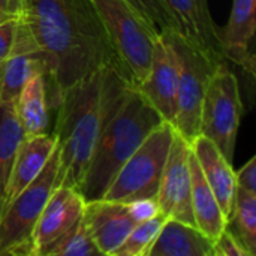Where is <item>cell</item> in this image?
<instances>
[{
    "label": "cell",
    "mask_w": 256,
    "mask_h": 256,
    "mask_svg": "<svg viewBox=\"0 0 256 256\" xmlns=\"http://www.w3.org/2000/svg\"><path fill=\"white\" fill-rule=\"evenodd\" d=\"M123 78L138 86L147 75L158 38L128 0H88Z\"/></svg>",
    "instance_id": "obj_4"
},
{
    "label": "cell",
    "mask_w": 256,
    "mask_h": 256,
    "mask_svg": "<svg viewBox=\"0 0 256 256\" xmlns=\"http://www.w3.org/2000/svg\"><path fill=\"white\" fill-rule=\"evenodd\" d=\"M126 204H128V208H129V213H130L132 219L136 224L144 222L147 219H152L153 216L160 213L159 207H158V202L153 198L136 200V201H130V202H126Z\"/></svg>",
    "instance_id": "obj_28"
},
{
    "label": "cell",
    "mask_w": 256,
    "mask_h": 256,
    "mask_svg": "<svg viewBox=\"0 0 256 256\" xmlns=\"http://www.w3.org/2000/svg\"><path fill=\"white\" fill-rule=\"evenodd\" d=\"M189 168H190V178H192L190 204H192L195 226L204 236H207L210 240L214 242L228 226V220L224 216L213 190L206 182L192 148L189 153Z\"/></svg>",
    "instance_id": "obj_19"
},
{
    "label": "cell",
    "mask_w": 256,
    "mask_h": 256,
    "mask_svg": "<svg viewBox=\"0 0 256 256\" xmlns=\"http://www.w3.org/2000/svg\"><path fill=\"white\" fill-rule=\"evenodd\" d=\"M128 2L134 6V9L140 14V16L146 21V24L152 28V32L156 36L165 32L177 33L176 22L160 0H128Z\"/></svg>",
    "instance_id": "obj_25"
},
{
    "label": "cell",
    "mask_w": 256,
    "mask_h": 256,
    "mask_svg": "<svg viewBox=\"0 0 256 256\" xmlns=\"http://www.w3.org/2000/svg\"><path fill=\"white\" fill-rule=\"evenodd\" d=\"M214 256H250L236 234L226 226L214 240Z\"/></svg>",
    "instance_id": "obj_26"
},
{
    "label": "cell",
    "mask_w": 256,
    "mask_h": 256,
    "mask_svg": "<svg viewBox=\"0 0 256 256\" xmlns=\"http://www.w3.org/2000/svg\"><path fill=\"white\" fill-rule=\"evenodd\" d=\"M34 72L45 75L44 60L18 21L12 52L0 63V104L15 102L21 88Z\"/></svg>",
    "instance_id": "obj_16"
},
{
    "label": "cell",
    "mask_w": 256,
    "mask_h": 256,
    "mask_svg": "<svg viewBox=\"0 0 256 256\" xmlns=\"http://www.w3.org/2000/svg\"><path fill=\"white\" fill-rule=\"evenodd\" d=\"M20 0H0V14H14L18 15Z\"/></svg>",
    "instance_id": "obj_30"
},
{
    "label": "cell",
    "mask_w": 256,
    "mask_h": 256,
    "mask_svg": "<svg viewBox=\"0 0 256 256\" xmlns=\"http://www.w3.org/2000/svg\"><path fill=\"white\" fill-rule=\"evenodd\" d=\"M147 256H214V242L195 225L166 219Z\"/></svg>",
    "instance_id": "obj_18"
},
{
    "label": "cell",
    "mask_w": 256,
    "mask_h": 256,
    "mask_svg": "<svg viewBox=\"0 0 256 256\" xmlns=\"http://www.w3.org/2000/svg\"><path fill=\"white\" fill-rule=\"evenodd\" d=\"M105 70L98 69L69 86L57 100L54 135L60 152V183L80 188L88 168L104 117Z\"/></svg>",
    "instance_id": "obj_3"
},
{
    "label": "cell",
    "mask_w": 256,
    "mask_h": 256,
    "mask_svg": "<svg viewBox=\"0 0 256 256\" xmlns=\"http://www.w3.org/2000/svg\"><path fill=\"white\" fill-rule=\"evenodd\" d=\"M56 147L57 136L54 134L44 132L33 136H24L16 150V156L9 174L2 213L15 200V196L36 178Z\"/></svg>",
    "instance_id": "obj_17"
},
{
    "label": "cell",
    "mask_w": 256,
    "mask_h": 256,
    "mask_svg": "<svg viewBox=\"0 0 256 256\" xmlns=\"http://www.w3.org/2000/svg\"><path fill=\"white\" fill-rule=\"evenodd\" d=\"M166 219L168 218L165 214L158 213L152 219L136 224L112 256H147L148 249L152 248Z\"/></svg>",
    "instance_id": "obj_24"
},
{
    "label": "cell",
    "mask_w": 256,
    "mask_h": 256,
    "mask_svg": "<svg viewBox=\"0 0 256 256\" xmlns=\"http://www.w3.org/2000/svg\"><path fill=\"white\" fill-rule=\"evenodd\" d=\"M162 122L164 118L135 86L114 68H106L102 126L78 188L86 202L102 198L122 165Z\"/></svg>",
    "instance_id": "obj_2"
},
{
    "label": "cell",
    "mask_w": 256,
    "mask_h": 256,
    "mask_svg": "<svg viewBox=\"0 0 256 256\" xmlns=\"http://www.w3.org/2000/svg\"><path fill=\"white\" fill-rule=\"evenodd\" d=\"M176 22L177 33L213 68L225 63L216 26L208 0H160Z\"/></svg>",
    "instance_id": "obj_11"
},
{
    "label": "cell",
    "mask_w": 256,
    "mask_h": 256,
    "mask_svg": "<svg viewBox=\"0 0 256 256\" xmlns=\"http://www.w3.org/2000/svg\"><path fill=\"white\" fill-rule=\"evenodd\" d=\"M176 129L171 123L158 124L122 165L100 200L130 202L156 198Z\"/></svg>",
    "instance_id": "obj_6"
},
{
    "label": "cell",
    "mask_w": 256,
    "mask_h": 256,
    "mask_svg": "<svg viewBox=\"0 0 256 256\" xmlns=\"http://www.w3.org/2000/svg\"><path fill=\"white\" fill-rule=\"evenodd\" d=\"M15 106L26 136H33L46 132L50 123V104L45 76L42 72H34L27 80L15 100Z\"/></svg>",
    "instance_id": "obj_20"
},
{
    "label": "cell",
    "mask_w": 256,
    "mask_h": 256,
    "mask_svg": "<svg viewBox=\"0 0 256 256\" xmlns=\"http://www.w3.org/2000/svg\"><path fill=\"white\" fill-rule=\"evenodd\" d=\"M177 84L178 57L171 38V32H165L154 39L148 72L146 78L136 86V88L158 111L164 122L171 124L176 116Z\"/></svg>",
    "instance_id": "obj_9"
},
{
    "label": "cell",
    "mask_w": 256,
    "mask_h": 256,
    "mask_svg": "<svg viewBox=\"0 0 256 256\" xmlns=\"http://www.w3.org/2000/svg\"><path fill=\"white\" fill-rule=\"evenodd\" d=\"M237 177V189L256 194V158H252L238 172Z\"/></svg>",
    "instance_id": "obj_29"
},
{
    "label": "cell",
    "mask_w": 256,
    "mask_h": 256,
    "mask_svg": "<svg viewBox=\"0 0 256 256\" xmlns=\"http://www.w3.org/2000/svg\"><path fill=\"white\" fill-rule=\"evenodd\" d=\"M189 142L176 132L154 200L158 202L159 212L168 219L195 225L190 204L192 178L189 168Z\"/></svg>",
    "instance_id": "obj_10"
},
{
    "label": "cell",
    "mask_w": 256,
    "mask_h": 256,
    "mask_svg": "<svg viewBox=\"0 0 256 256\" xmlns=\"http://www.w3.org/2000/svg\"><path fill=\"white\" fill-rule=\"evenodd\" d=\"M256 0H234L228 22L220 28L219 39L224 58L255 75V57L250 44L255 34Z\"/></svg>",
    "instance_id": "obj_14"
},
{
    "label": "cell",
    "mask_w": 256,
    "mask_h": 256,
    "mask_svg": "<svg viewBox=\"0 0 256 256\" xmlns=\"http://www.w3.org/2000/svg\"><path fill=\"white\" fill-rule=\"evenodd\" d=\"M24 136L26 135L16 114L15 102L0 104V214L9 174L16 156V150Z\"/></svg>",
    "instance_id": "obj_21"
},
{
    "label": "cell",
    "mask_w": 256,
    "mask_h": 256,
    "mask_svg": "<svg viewBox=\"0 0 256 256\" xmlns=\"http://www.w3.org/2000/svg\"><path fill=\"white\" fill-rule=\"evenodd\" d=\"M190 148L198 160L201 172L213 190L220 210L226 220H230L234 208L236 192H237V177L232 168V162H230L219 148L204 135H198Z\"/></svg>",
    "instance_id": "obj_15"
},
{
    "label": "cell",
    "mask_w": 256,
    "mask_h": 256,
    "mask_svg": "<svg viewBox=\"0 0 256 256\" xmlns=\"http://www.w3.org/2000/svg\"><path fill=\"white\" fill-rule=\"evenodd\" d=\"M100 252L92 240L86 224L81 220L60 238L52 242L40 256H99Z\"/></svg>",
    "instance_id": "obj_23"
},
{
    "label": "cell",
    "mask_w": 256,
    "mask_h": 256,
    "mask_svg": "<svg viewBox=\"0 0 256 256\" xmlns=\"http://www.w3.org/2000/svg\"><path fill=\"white\" fill-rule=\"evenodd\" d=\"M232 232L250 256L256 255V194L237 189L232 214L228 220Z\"/></svg>",
    "instance_id": "obj_22"
},
{
    "label": "cell",
    "mask_w": 256,
    "mask_h": 256,
    "mask_svg": "<svg viewBox=\"0 0 256 256\" xmlns=\"http://www.w3.org/2000/svg\"><path fill=\"white\" fill-rule=\"evenodd\" d=\"M82 220L100 255L106 256H112L136 225L126 202L108 200L87 201Z\"/></svg>",
    "instance_id": "obj_13"
},
{
    "label": "cell",
    "mask_w": 256,
    "mask_h": 256,
    "mask_svg": "<svg viewBox=\"0 0 256 256\" xmlns=\"http://www.w3.org/2000/svg\"><path fill=\"white\" fill-rule=\"evenodd\" d=\"M12 16H16V15H14V14H0V22L9 20V18H12Z\"/></svg>",
    "instance_id": "obj_31"
},
{
    "label": "cell",
    "mask_w": 256,
    "mask_h": 256,
    "mask_svg": "<svg viewBox=\"0 0 256 256\" xmlns=\"http://www.w3.org/2000/svg\"><path fill=\"white\" fill-rule=\"evenodd\" d=\"M16 16L44 60L48 104L98 69L120 74L88 0H20Z\"/></svg>",
    "instance_id": "obj_1"
},
{
    "label": "cell",
    "mask_w": 256,
    "mask_h": 256,
    "mask_svg": "<svg viewBox=\"0 0 256 256\" xmlns=\"http://www.w3.org/2000/svg\"><path fill=\"white\" fill-rule=\"evenodd\" d=\"M62 164L54 148L42 171L27 184L0 216V256H34L33 230L54 188L60 184Z\"/></svg>",
    "instance_id": "obj_5"
},
{
    "label": "cell",
    "mask_w": 256,
    "mask_h": 256,
    "mask_svg": "<svg viewBox=\"0 0 256 256\" xmlns=\"http://www.w3.org/2000/svg\"><path fill=\"white\" fill-rule=\"evenodd\" d=\"M171 38L178 57V84L172 128L190 146L200 135L202 99L208 78L216 68L178 33L171 32Z\"/></svg>",
    "instance_id": "obj_8"
},
{
    "label": "cell",
    "mask_w": 256,
    "mask_h": 256,
    "mask_svg": "<svg viewBox=\"0 0 256 256\" xmlns=\"http://www.w3.org/2000/svg\"><path fill=\"white\" fill-rule=\"evenodd\" d=\"M242 112L240 86L236 74L225 62L208 78L201 106L200 134L213 141L230 162L234 159Z\"/></svg>",
    "instance_id": "obj_7"
},
{
    "label": "cell",
    "mask_w": 256,
    "mask_h": 256,
    "mask_svg": "<svg viewBox=\"0 0 256 256\" xmlns=\"http://www.w3.org/2000/svg\"><path fill=\"white\" fill-rule=\"evenodd\" d=\"M18 27V16H12L3 22H0V63L4 62L12 52L15 36Z\"/></svg>",
    "instance_id": "obj_27"
},
{
    "label": "cell",
    "mask_w": 256,
    "mask_h": 256,
    "mask_svg": "<svg viewBox=\"0 0 256 256\" xmlns=\"http://www.w3.org/2000/svg\"><path fill=\"white\" fill-rule=\"evenodd\" d=\"M84 206L86 201L78 189L63 183L54 188L33 230L34 256H40L52 242L81 220Z\"/></svg>",
    "instance_id": "obj_12"
}]
</instances>
